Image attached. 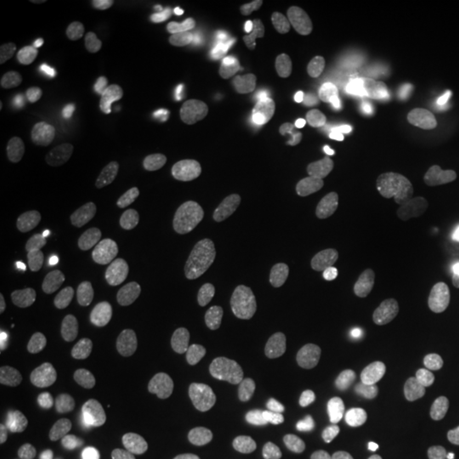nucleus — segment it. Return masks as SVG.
I'll list each match as a JSON object with an SVG mask.
<instances>
[{"label": "nucleus", "mask_w": 459, "mask_h": 459, "mask_svg": "<svg viewBox=\"0 0 459 459\" xmlns=\"http://www.w3.org/2000/svg\"><path fill=\"white\" fill-rule=\"evenodd\" d=\"M100 368V344L81 322L47 318L8 344L0 379L16 398H54L84 386Z\"/></svg>", "instance_id": "nucleus-2"}, {"label": "nucleus", "mask_w": 459, "mask_h": 459, "mask_svg": "<svg viewBox=\"0 0 459 459\" xmlns=\"http://www.w3.org/2000/svg\"><path fill=\"white\" fill-rule=\"evenodd\" d=\"M413 20L425 35H433L448 47H459V0H418Z\"/></svg>", "instance_id": "nucleus-9"}, {"label": "nucleus", "mask_w": 459, "mask_h": 459, "mask_svg": "<svg viewBox=\"0 0 459 459\" xmlns=\"http://www.w3.org/2000/svg\"><path fill=\"white\" fill-rule=\"evenodd\" d=\"M119 437L126 452L134 459H165L169 452L180 448V440L192 429V413L184 406V398L169 391H142L131 394L119 406Z\"/></svg>", "instance_id": "nucleus-6"}, {"label": "nucleus", "mask_w": 459, "mask_h": 459, "mask_svg": "<svg viewBox=\"0 0 459 459\" xmlns=\"http://www.w3.org/2000/svg\"><path fill=\"white\" fill-rule=\"evenodd\" d=\"M65 459H111L104 448V433L92 425L77 429V433L65 440Z\"/></svg>", "instance_id": "nucleus-11"}, {"label": "nucleus", "mask_w": 459, "mask_h": 459, "mask_svg": "<svg viewBox=\"0 0 459 459\" xmlns=\"http://www.w3.org/2000/svg\"><path fill=\"white\" fill-rule=\"evenodd\" d=\"M4 459H8V455H4Z\"/></svg>", "instance_id": "nucleus-14"}, {"label": "nucleus", "mask_w": 459, "mask_h": 459, "mask_svg": "<svg viewBox=\"0 0 459 459\" xmlns=\"http://www.w3.org/2000/svg\"><path fill=\"white\" fill-rule=\"evenodd\" d=\"M69 226H74V207L62 192L8 199L0 211V287H16L54 261Z\"/></svg>", "instance_id": "nucleus-5"}, {"label": "nucleus", "mask_w": 459, "mask_h": 459, "mask_svg": "<svg viewBox=\"0 0 459 459\" xmlns=\"http://www.w3.org/2000/svg\"><path fill=\"white\" fill-rule=\"evenodd\" d=\"M150 16H192V12H204V0H142L138 4Z\"/></svg>", "instance_id": "nucleus-12"}, {"label": "nucleus", "mask_w": 459, "mask_h": 459, "mask_svg": "<svg viewBox=\"0 0 459 459\" xmlns=\"http://www.w3.org/2000/svg\"><path fill=\"white\" fill-rule=\"evenodd\" d=\"M195 195V180L188 177V172H172L169 180L157 184V192L150 199V211L153 214H172V211H180V207H188V199Z\"/></svg>", "instance_id": "nucleus-10"}, {"label": "nucleus", "mask_w": 459, "mask_h": 459, "mask_svg": "<svg viewBox=\"0 0 459 459\" xmlns=\"http://www.w3.org/2000/svg\"><path fill=\"white\" fill-rule=\"evenodd\" d=\"M425 406L433 418L459 429V344H448L425 379Z\"/></svg>", "instance_id": "nucleus-8"}, {"label": "nucleus", "mask_w": 459, "mask_h": 459, "mask_svg": "<svg viewBox=\"0 0 459 459\" xmlns=\"http://www.w3.org/2000/svg\"><path fill=\"white\" fill-rule=\"evenodd\" d=\"M180 314L188 322H195L204 333H211L214 341L230 344V349H241L253 333L246 314H241L234 303H226V299L211 295L207 287H192V291L180 299Z\"/></svg>", "instance_id": "nucleus-7"}, {"label": "nucleus", "mask_w": 459, "mask_h": 459, "mask_svg": "<svg viewBox=\"0 0 459 459\" xmlns=\"http://www.w3.org/2000/svg\"><path fill=\"white\" fill-rule=\"evenodd\" d=\"M299 161L314 180H352L379 153V119L371 104L356 96H333L314 108L295 138Z\"/></svg>", "instance_id": "nucleus-4"}, {"label": "nucleus", "mask_w": 459, "mask_h": 459, "mask_svg": "<svg viewBox=\"0 0 459 459\" xmlns=\"http://www.w3.org/2000/svg\"><path fill=\"white\" fill-rule=\"evenodd\" d=\"M379 195L386 222L410 241L437 238L459 211V188L437 169L433 153L413 142H402L383 157Z\"/></svg>", "instance_id": "nucleus-3"}, {"label": "nucleus", "mask_w": 459, "mask_h": 459, "mask_svg": "<svg viewBox=\"0 0 459 459\" xmlns=\"http://www.w3.org/2000/svg\"><path fill=\"white\" fill-rule=\"evenodd\" d=\"M452 459H459V429H455V444H452Z\"/></svg>", "instance_id": "nucleus-13"}, {"label": "nucleus", "mask_w": 459, "mask_h": 459, "mask_svg": "<svg viewBox=\"0 0 459 459\" xmlns=\"http://www.w3.org/2000/svg\"><path fill=\"white\" fill-rule=\"evenodd\" d=\"M172 246V230L150 207H111L77 238V268L100 291L123 295L146 283Z\"/></svg>", "instance_id": "nucleus-1"}]
</instances>
